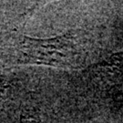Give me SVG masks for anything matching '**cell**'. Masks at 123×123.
<instances>
[{
  "label": "cell",
  "mask_w": 123,
  "mask_h": 123,
  "mask_svg": "<svg viewBox=\"0 0 123 123\" xmlns=\"http://www.w3.org/2000/svg\"><path fill=\"white\" fill-rule=\"evenodd\" d=\"M73 37L64 34L55 37L37 38L22 36L18 46V64L69 68L74 63Z\"/></svg>",
  "instance_id": "cell-1"
},
{
  "label": "cell",
  "mask_w": 123,
  "mask_h": 123,
  "mask_svg": "<svg viewBox=\"0 0 123 123\" xmlns=\"http://www.w3.org/2000/svg\"><path fill=\"white\" fill-rule=\"evenodd\" d=\"M18 123H41L40 118L35 113L24 112L20 115Z\"/></svg>",
  "instance_id": "cell-2"
}]
</instances>
